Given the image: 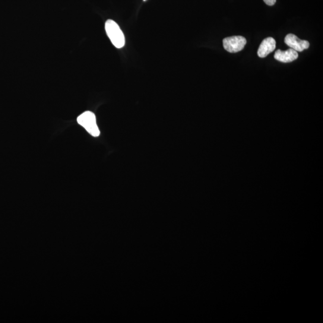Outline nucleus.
<instances>
[{"label":"nucleus","instance_id":"1","mask_svg":"<svg viewBox=\"0 0 323 323\" xmlns=\"http://www.w3.org/2000/svg\"><path fill=\"white\" fill-rule=\"evenodd\" d=\"M105 30L111 42L116 48L121 49L125 44V38L118 24L112 20H107Z\"/></svg>","mask_w":323,"mask_h":323},{"label":"nucleus","instance_id":"2","mask_svg":"<svg viewBox=\"0 0 323 323\" xmlns=\"http://www.w3.org/2000/svg\"><path fill=\"white\" fill-rule=\"evenodd\" d=\"M77 122L94 137H97L100 135V131L97 124L96 116L94 113L87 111L82 113L78 117Z\"/></svg>","mask_w":323,"mask_h":323},{"label":"nucleus","instance_id":"3","mask_svg":"<svg viewBox=\"0 0 323 323\" xmlns=\"http://www.w3.org/2000/svg\"><path fill=\"white\" fill-rule=\"evenodd\" d=\"M223 43L224 49L227 52L236 53L245 48L247 40L243 36H232L223 39Z\"/></svg>","mask_w":323,"mask_h":323},{"label":"nucleus","instance_id":"4","mask_svg":"<svg viewBox=\"0 0 323 323\" xmlns=\"http://www.w3.org/2000/svg\"><path fill=\"white\" fill-rule=\"evenodd\" d=\"M284 42L296 52H302L304 50L308 49L309 47L308 41L300 40L293 34L287 35L285 37Z\"/></svg>","mask_w":323,"mask_h":323},{"label":"nucleus","instance_id":"5","mask_svg":"<svg viewBox=\"0 0 323 323\" xmlns=\"http://www.w3.org/2000/svg\"><path fill=\"white\" fill-rule=\"evenodd\" d=\"M276 42L272 37H268L262 41L258 51L260 58H265L275 49Z\"/></svg>","mask_w":323,"mask_h":323},{"label":"nucleus","instance_id":"6","mask_svg":"<svg viewBox=\"0 0 323 323\" xmlns=\"http://www.w3.org/2000/svg\"><path fill=\"white\" fill-rule=\"evenodd\" d=\"M298 58V53L293 49H289L285 51H282L281 50H278L275 53L274 58L277 61L284 62L289 63L293 62Z\"/></svg>","mask_w":323,"mask_h":323},{"label":"nucleus","instance_id":"7","mask_svg":"<svg viewBox=\"0 0 323 323\" xmlns=\"http://www.w3.org/2000/svg\"><path fill=\"white\" fill-rule=\"evenodd\" d=\"M264 1L267 5L272 6L275 4L277 0H264Z\"/></svg>","mask_w":323,"mask_h":323},{"label":"nucleus","instance_id":"8","mask_svg":"<svg viewBox=\"0 0 323 323\" xmlns=\"http://www.w3.org/2000/svg\"><path fill=\"white\" fill-rule=\"evenodd\" d=\"M143 1H144V2H145V1H146V0H143Z\"/></svg>","mask_w":323,"mask_h":323}]
</instances>
